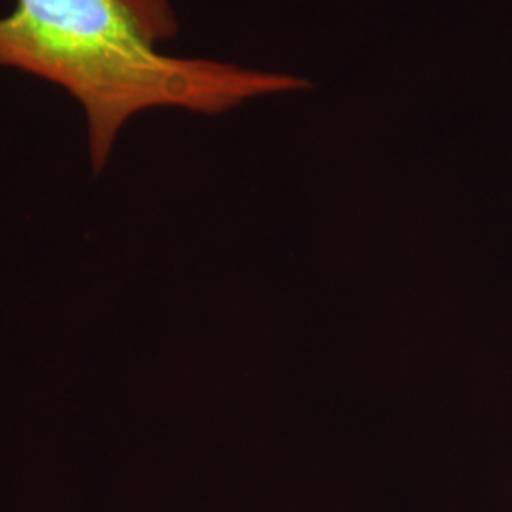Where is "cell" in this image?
Segmentation results:
<instances>
[{
  "instance_id": "1",
  "label": "cell",
  "mask_w": 512,
  "mask_h": 512,
  "mask_svg": "<svg viewBox=\"0 0 512 512\" xmlns=\"http://www.w3.org/2000/svg\"><path fill=\"white\" fill-rule=\"evenodd\" d=\"M167 0H16L0 18V67L35 74L71 93L86 116L95 173L109 164L118 133L156 107L220 114L268 93L310 84L207 59L158 52L175 37Z\"/></svg>"
}]
</instances>
